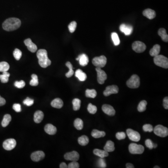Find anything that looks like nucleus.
I'll use <instances>...</instances> for the list:
<instances>
[{
    "instance_id": "obj_47",
    "label": "nucleus",
    "mask_w": 168,
    "mask_h": 168,
    "mask_svg": "<svg viewBox=\"0 0 168 168\" xmlns=\"http://www.w3.org/2000/svg\"><path fill=\"white\" fill-rule=\"evenodd\" d=\"M34 101L33 99H31L28 97L23 102H24V104L30 107V106H32L34 104Z\"/></svg>"
},
{
    "instance_id": "obj_40",
    "label": "nucleus",
    "mask_w": 168,
    "mask_h": 168,
    "mask_svg": "<svg viewBox=\"0 0 168 168\" xmlns=\"http://www.w3.org/2000/svg\"><path fill=\"white\" fill-rule=\"evenodd\" d=\"M145 145L147 148H149V149H152L153 148H156L158 146L157 144L153 143L152 141L150 139H147L145 141Z\"/></svg>"
},
{
    "instance_id": "obj_14",
    "label": "nucleus",
    "mask_w": 168,
    "mask_h": 168,
    "mask_svg": "<svg viewBox=\"0 0 168 168\" xmlns=\"http://www.w3.org/2000/svg\"><path fill=\"white\" fill-rule=\"evenodd\" d=\"M65 160L68 161H77L79 158V155L77 151H73L71 152L66 153L64 156Z\"/></svg>"
},
{
    "instance_id": "obj_21",
    "label": "nucleus",
    "mask_w": 168,
    "mask_h": 168,
    "mask_svg": "<svg viewBox=\"0 0 168 168\" xmlns=\"http://www.w3.org/2000/svg\"><path fill=\"white\" fill-rule=\"evenodd\" d=\"M44 117V112L38 110L35 112L34 115V121L37 123H40L43 121Z\"/></svg>"
},
{
    "instance_id": "obj_46",
    "label": "nucleus",
    "mask_w": 168,
    "mask_h": 168,
    "mask_svg": "<svg viewBox=\"0 0 168 168\" xmlns=\"http://www.w3.org/2000/svg\"><path fill=\"white\" fill-rule=\"evenodd\" d=\"M126 135L124 132H118L116 134V138L119 140H121L126 138Z\"/></svg>"
},
{
    "instance_id": "obj_16",
    "label": "nucleus",
    "mask_w": 168,
    "mask_h": 168,
    "mask_svg": "<svg viewBox=\"0 0 168 168\" xmlns=\"http://www.w3.org/2000/svg\"><path fill=\"white\" fill-rule=\"evenodd\" d=\"M24 43L28 48V49L32 53L36 52L37 50V45L32 42V40L30 38L26 39L24 41Z\"/></svg>"
},
{
    "instance_id": "obj_6",
    "label": "nucleus",
    "mask_w": 168,
    "mask_h": 168,
    "mask_svg": "<svg viewBox=\"0 0 168 168\" xmlns=\"http://www.w3.org/2000/svg\"><path fill=\"white\" fill-rule=\"evenodd\" d=\"M154 132L155 135L161 137H165L168 135V129L166 127L161 125L156 126L154 129Z\"/></svg>"
},
{
    "instance_id": "obj_15",
    "label": "nucleus",
    "mask_w": 168,
    "mask_h": 168,
    "mask_svg": "<svg viewBox=\"0 0 168 168\" xmlns=\"http://www.w3.org/2000/svg\"><path fill=\"white\" fill-rule=\"evenodd\" d=\"M120 30L126 36H129L131 34L133 31V26L129 24H121L120 26Z\"/></svg>"
},
{
    "instance_id": "obj_20",
    "label": "nucleus",
    "mask_w": 168,
    "mask_h": 168,
    "mask_svg": "<svg viewBox=\"0 0 168 168\" xmlns=\"http://www.w3.org/2000/svg\"><path fill=\"white\" fill-rule=\"evenodd\" d=\"M142 14L144 17H146L148 19L150 20L154 19L156 15L155 11L150 8H147L146 10H144L143 11Z\"/></svg>"
},
{
    "instance_id": "obj_19",
    "label": "nucleus",
    "mask_w": 168,
    "mask_h": 168,
    "mask_svg": "<svg viewBox=\"0 0 168 168\" xmlns=\"http://www.w3.org/2000/svg\"><path fill=\"white\" fill-rule=\"evenodd\" d=\"M44 131L47 134L50 135H54L57 132V129L56 127L51 124H48L44 127Z\"/></svg>"
},
{
    "instance_id": "obj_5",
    "label": "nucleus",
    "mask_w": 168,
    "mask_h": 168,
    "mask_svg": "<svg viewBox=\"0 0 168 168\" xmlns=\"http://www.w3.org/2000/svg\"><path fill=\"white\" fill-rule=\"evenodd\" d=\"M128 150L132 154H142L144 151V148L142 145L132 143L128 146Z\"/></svg>"
},
{
    "instance_id": "obj_50",
    "label": "nucleus",
    "mask_w": 168,
    "mask_h": 168,
    "mask_svg": "<svg viewBox=\"0 0 168 168\" xmlns=\"http://www.w3.org/2000/svg\"><path fill=\"white\" fill-rule=\"evenodd\" d=\"M13 108L17 112H20L21 111V107L19 104H15L13 105Z\"/></svg>"
},
{
    "instance_id": "obj_13",
    "label": "nucleus",
    "mask_w": 168,
    "mask_h": 168,
    "mask_svg": "<svg viewBox=\"0 0 168 168\" xmlns=\"http://www.w3.org/2000/svg\"><path fill=\"white\" fill-rule=\"evenodd\" d=\"M45 157V154L42 151H37L34 152L31 155V159L34 162H39L43 160Z\"/></svg>"
},
{
    "instance_id": "obj_41",
    "label": "nucleus",
    "mask_w": 168,
    "mask_h": 168,
    "mask_svg": "<svg viewBox=\"0 0 168 168\" xmlns=\"http://www.w3.org/2000/svg\"><path fill=\"white\" fill-rule=\"evenodd\" d=\"M87 110L90 114L94 115L97 112V108L96 106L93 105L92 103H89L88 105Z\"/></svg>"
},
{
    "instance_id": "obj_11",
    "label": "nucleus",
    "mask_w": 168,
    "mask_h": 168,
    "mask_svg": "<svg viewBox=\"0 0 168 168\" xmlns=\"http://www.w3.org/2000/svg\"><path fill=\"white\" fill-rule=\"evenodd\" d=\"M17 145V142L14 139H8L3 143V147L6 150H12Z\"/></svg>"
},
{
    "instance_id": "obj_54",
    "label": "nucleus",
    "mask_w": 168,
    "mask_h": 168,
    "mask_svg": "<svg viewBox=\"0 0 168 168\" xmlns=\"http://www.w3.org/2000/svg\"><path fill=\"white\" fill-rule=\"evenodd\" d=\"M126 168H134V165L130 163H128L126 164Z\"/></svg>"
},
{
    "instance_id": "obj_4",
    "label": "nucleus",
    "mask_w": 168,
    "mask_h": 168,
    "mask_svg": "<svg viewBox=\"0 0 168 168\" xmlns=\"http://www.w3.org/2000/svg\"><path fill=\"white\" fill-rule=\"evenodd\" d=\"M140 78L137 75H133L127 82V86L132 89L137 88L140 86Z\"/></svg>"
},
{
    "instance_id": "obj_43",
    "label": "nucleus",
    "mask_w": 168,
    "mask_h": 168,
    "mask_svg": "<svg viewBox=\"0 0 168 168\" xmlns=\"http://www.w3.org/2000/svg\"><path fill=\"white\" fill-rule=\"evenodd\" d=\"M77 27V23L75 21H73L69 24L68 28L71 33H74Z\"/></svg>"
},
{
    "instance_id": "obj_28",
    "label": "nucleus",
    "mask_w": 168,
    "mask_h": 168,
    "mask_svg": "<svg viewBox=\"0 0 168 168\" xmlns=\"http://www.w3.org/2000/svg\"><path fill=\"white\" fill-rule=\"evenodd\" d=\"M159 36L161 37L162 40L165 42H168V35L166 33L165 29L164 28H161L158 31Z\"/></svg>"
},
{
    "instance_id": "obj_52",
    "label": "nucleus",
    "mask_w": 168,
    "mask_h": 168,
    "mask_svg": "<svg viewBox=\"0 0 168 168\" xmlns=\"http://www.w3.org/2000/svg\"><path fill=\"white\" fill-rule=\"evenodd\" d=\"M5 104H6L5 99L3 98V97H1L0 95V107L4 105Z\"/></svg>"
},
{
    "instance_id": "obj_53",
    "label": "nucleus",
    "mask_w": 168,
    "mask_h": 168,
    "mask_svg": "<svg viewBox=\"0 0 168 168\" xmlns=\"http://www.w3.org/2000/svg\"><path fill=\"white\" fill-rule=\"evenodd\" d=\"M59 167L60 168H68V166L65 162H62L60 165Z\"/></svg>"
},
{
    "instance_id": "obj_38",
    "label": "nucleus",
    "mask_w": 168,
    "mask_h": 168,
    "mask_svg": "<svg viewBox=\"0 0 168 168\" xmlns=\"http://www.w3.org/2000/svg\"><path fill=\"white\" fill-rule=\"evenodd\" d=\"M111 37L113 43L115 46L119 45L120 40L118 35L116 32H112L111 34Z\"/></svg>"
},
{
    "instance_id": "obj_2",
    "label": "nucleus",
    "mask_w": 168,
    "mask_h": 168,
    "mask_svg": "<svg viewBox=\"0 0 168 168\" xmlns=\"http://www.w3.org/2000/svg\"><path fill=\"white\" fill-rule=\"evenodd\" d=\"M38 59V63L41 67L44 68L47 67L51 65V62L48 57L47 51L44 49H40L37 54Z\"/></svg>"
},
{
    "instance_id": "obj_33",
    "label": "nucleus",
    "mask_w": 168,
    "mask_h": 168,
    "mask_svg": "<svg viewBox=\"0 0 168 168\" xmlns=\"http://www.w3.org/2000/svg\"><path fill=\"white\" fill-rule=\"evenodd\" d=\"M74 126L75 128L78 130H81L83 128V121L81 119H76L74 122Z\"/></svg>"
},
{
    "instance_id": "obj_3",
    "label": "nucleus",
    "mask_w": 168,
    "mask_h": 168,
    "mask_svg": "<svg viewBox=\"0 0 168 168\" xmlns=\"http://www.w3.org/2000/svg\"><path fill=\"white\" fill-rule=\"evenodd\" d=\"M154 63L161 67L167 69L168 68V59L167 58L162 55H158L154 57Z\"/></svg>"
},
{
    "instance_id": "obj_22",
    "label": "nucleus",
    "mask_w": 168,
    "mask_h": 168,
    "mask_svg": "<svg viewBox=\"0 0 168 168\" xmlns=\"http://www.w3.org/2000/svg\"><path fill=\"white\" fill-rule=\"evenodd\" d=\"M63 105L64 103L63 101L59 98L55 99L51 102V106L52 107L58 109L62 108Z\"/></svg>"
},
{
    "instance_id": "obj_51",
    "label": "nucleus",
    "mask_w": 168,
    "mask_h": 168,
    "mask_svg": "<svg viewBox=\"0 0 168 168\" xmlns=\"http://www.w3.org/2000/svg\"><path fill=\"white\" fill-rule=\"evenodd\" d=\"M163 105L165 109H168V97H166L164 98L163 101Z\"/></svg>"
},
{
    "instance_id": "obj_12",
    "label": "nucleus",
    "mask_w": 168,
    "mask_h": 168,
    "mask_svg": "<svg viewBox=\"0 0 168 168\" xmlns=\"http://www.w3.org/2000/svg\"><path fill=\"white\" fill-rule=\"evenodd\" d=\"M119 88L116 85H109L106 88L103 94L104 96H108L112 94H116L118 93Z\"/></svg>"
},
{
    "instance_id": "obj_7",
    "label": "nucleus",
    "mask_w": 168,
    "mask_h": 168,
    "mask_svg": "<svg viewBox=\"0 0 168 168\" xmlns=\"http://www.w3.org/2000/svg\"><path fill=\"white\" fill-rule=\"evenodd\" d=\"M107 58L104 55L95 57L92 61V64L94 66L99 68L104 67L107 64Z\"/></svg>"
},
{
    "instance_id": "obj_25",
    "label": "nucleus",
    "mask_w": 168,
    "mask_h": 168,
    "mask_svg": "<svg viewBox=\"0 0 168 168\" xmlns=\"http://www.w3.org/2000/svg\"><path fill=\"white\" fill-rule=\"evenodd\" d=\"M104 149L108 152L114 151L115 150V143L111 141H108L104 147Z\"/></svg>"
},
{
    "instance_id": "obj_17",
    "label": "nucleus",
    "mask_w": 168,
    "mask_h": 168,
    "mask_svg": "<svg viewBox=\"0 0 168 168\" xmlns=\"http://www.w3.org/2000/svg\"><path fill=\"white\" fill-rule=\"evenodd\" d=\"M102 110L105 114L110 116H114L115 114V111L114 108L109 105H103L102 107Z\"/></svg>"
},
{
    "instance_id": "obj_36",
    "label": "nucleus",
    "mask_w": 168,
    "mask_h": 168,
    "mask_svg": "<svg viewBox=\"0 0 168 168\" xmlns=\"http://www.w3.org/2000/svg\"><path fill=\"white\" fill-rule=\"evenodd\" d=\"M147 102L146 101H141V102L139 104L138 106V111L140 112H142L145 111L146 109V106H147Z\"/></svg>"
},
{
    "instance_id": "obj_18",
    "label": "nucleus",
    "mask_w": 168,
    "mask_h": 168,
    "mask_svg": "<svg viewBox=\"0 0 168 168\" xmlns=\"http://www.w3.org/2000/svg\"><path fill=\"white\" fill-rule=\"evenodd\" d=\"M76 60L79 61V64L82 66H86L89 63L88 57L85 54L83 53L79 55L78 57L76 58Z\"/></svg>"
},
{
    "instance_id": "obj_31",
    "label": "nucleus",
    "mask_w": 168,
    "mask_h": 168,
    "mask_svg": "<svg viewBox=\"0 0 168 168\" xmlns=\"http://www.w3.org/2000/svg\"><path fill=\"white\" fill-rule=\"evenodd\" d=\"M85 96L88 98H95L97 96V92L95 89H87L85 91Z\"/></svg>"
},
{
    "instance_id": "obj_49",
    "label": "nucleus",
    "mask_w": 168,
    "mask_h": 168,
    "mask_svg": "<svg viewBox=\"0 0 168 168\" xmlns=\"http://www.w3.org/2000/svg\"><path fill=\"white\" fill-rule=\"evenodd\" d=\"M79 167V164L77 161H72V162H70L68 165V168H78Z\"/></svg>"
},
{
    "instance_id": "obj_34",
    "label": "nucleus",
    "mask_w": 168,
    "mask_h": 168,
    "mask_svg": "<svg viewBox=\"0 0 168 168\" xmlns=\"http://www.w3.org/2000/svg\"><path fill=\"white\" fill-rule=\"evenodd\" d=\"M65 65H66V66H67L69 69V72L65 74V76H66L67 78H70V77H71L74 74V70H73L72 65L71 63H70V62H67Z\"/></svg>"
},
{
    "instance_id": "obj_8",
    "label": "nucleus",
    "mask_w": 168,
    "mask_h": 168,
    "mask_svg": "<svg viewBox=\"0 0 168 168\" xmlns=\"http://www.w3.org/2000/svg\"><path fill=\"white\" fill-rule=\"evenodd\" d=\"M128 137L131 141L137 142L141 139V135L138 132L128 128L126 131Z\"/></svg>"
},
{
    "instance_id": "obj_1",
    "label": "nucleus",
    "mask_w": 168,
    "mask_h": 168,
    "mask_svg": "<svg viewBox=\"0 0 168 168\" xmlns=\"http://www.w3.org/2000/svg\"><path fill=\"white\" fill-rule=\"evenodd\" d=\"M21 25V21L18 18H8L6 19L3 24V28L5 31H11L19 28Z\"/></svg>"
},
{
    "instance_id": "obj_24",
    "label": "nucleus",
    "mask_w": 168,
    "mask_h": 168,
    "mask_svg": "<svg viewBox=\"0 0 168 168\" xmlns=\"http://www.w3.org/2000/svg\"><path fill=\"white\" fill-rule=\"evenodd\" d=\"M94 153L95 155L99 156L100 158H106L108 156V153L105 150L99 149H95L94 150Z\"/></svg>"
},
{
    "instance_id": "obj_27",
    "label": "nucleus",
    "mask_w": 168,
    "mask_h": 168,
    "mask_svg": "<svg viewBox=\"0 0 168 168\" xmlns=\"http://www.w3.org/2000/svg\"><path fill=\"white\" fill-rule=\"evenodd\" d=\"M92 136L95 138H99L103 137L106 135V133L104 131H101L97 129H94L91 133Z\"/></svg>"
},
{
    "instance_id": "obj_32",
    "label": "nucleus",
    "mask_w": 168,
    "mask_h": 168,
    "mask_svg": "<svg viewBox=\"0 0 168 168\" xmlns=\"http://www.w3.org/2000/svg\"><path fill=\"white\" fill-rule=\"evenodd\" d=\"M10 76V74L7 71L3 72V74L0 75V80L1 83H7Z\"/></svg>"
},
{
    "instance_id": "obj_42",
    "label": "nucleus",
    "mask_w": 168,
    "mask_h": 168,
    "mask_svg": "<svg viewBox=\"0 0 168 168\" xmlns=\"http://www.w3.org/2000/svg\"><path fill=\"white\" fill-rule=\"evenodd\" d=\"M13 55L17 60H19L21 58L22 56V52L18 49H15L13 52Z\"/></svg>"
},
{
    "instance_id": "obj_29",
    "label": "nucleus",
    "mask_w": 168,
    "mask_h": 168,
    "mask_svg": "<svg viewBox=\"0 0 168 168\" xmlns=\"http://www.w3.org/2000/svg\"><path fill=\"white\" fill-rule=\"evenodd\" d=\"M11 116L10 115L7 114L4 116L1 125L3 127H6L10 124V122L11 121Z\"/></svg>"
},
{
    "instance_id": "obj_26",
    "label": "nucleus",
    "mask_w": 168,
    "mask_h": 168,
    "mask_svg": "<svg viewBox=\"0 0 168 168\" xmlns=\"http://www.w3.org/2000/svg\"><path fill=\"white\" fill-rule=\"evenodd\" d=\"M161 47L159 44H156L153 46V47L150 50L149 54L152 57H156L160 53Z\"/></svg>"
},
{
    "instance_id": "obj_48",
    "label": "nucleus",
    "mask_w": 168,
    "mask_h": 168,
    "mask_svg": "<svg viewBox=\"0 0 168 168\" xmlns=\"http://www.w3.org/2000/svg\"><path fill=\"white\" fill-rule=\"evenodd\" d=\"M98 164L99 168H104L107 167V165L105 161L103 158H101V159H99L98 160Z\"/></svg>"
},
{
    "instance_id": "obj_45",
    "label": "nucleus",
    "mask_w": 168,
    "mask_h": 168,
    "mask_svg": "<svg viewBox=\"0 0 168 168\" xmlns=\"http://www.w3.org/2000/svg\"><path fill=\"white\" fill-rule=\"evenodd\" d=\"M15 86L18 88H23L25 87V83L24 81H15L14 84Z\"/></svg>"
},
{
    "instance_id": "obj_23",
    "label": "nucleus",
    "mask_w": 168,
    "mask_h": 168,
    "mask_svg": "<svg viewBox=\"0 0 168 168\" xmlns=\"http://www.w3.org/2000/svg\"><path fill=\"white\" fill-rule=\"evenodd\" d=\"M75 76L81 81H85L87 78V75L81 69H78L75 72Z\"/></svg>"
},
{
    "instance_id": "obj_10",
    "label": "nucleus",
    "mask_w": 168,
    "mask_h": 168,
    "mask_svg": "<svg viewBox=\"0 0 168 168\" xmlns=\"http://www.w3.org/2000/svg\"><path fill=\"white\" fill-rule=\"evenodd\" d=\"M96 71L97 73V81L99 84H104L106 80L107 79V75L101 68L97 67Z\"/></svg>"
},
{
    "instance_id": "obj_30",
    "label": "nucleus",
    "mask_w": 168,
    "mask_h": 168,
    "mask_svg": "<svg viewBox=\"0 0 168 168\" xmlns=\"http://www.w3.org/2000/svg\"><path fill=\"white\" fill-rule=\"evenodd\" d=\"M89 138L86 135H82L78 138V142L81 146H85L89 143Z\"/></svg>"
},
{
    "instance_id": "obj_39",
    "label": "nucleus",
    "mask_w": 168,
    "mask_h": 168,
    "mask_svg": "<svg viewBox=\"0 0 168 168\" xmlns=\"http://www.w3.org/2000/svg\"><path fill=\"white\" fill-rule=\"evenodd\" d=\"M32 79L30 82V85L31 86H37L38 85V77L37 75L33 74L31 75Z\"/></svg>"
},
{
    "instance_id": "obj_44",
    "label": "nucleus",
    "mask_w": 168,
    "mask_h": 168,
    "mask_svg": "<svg viewBox=\"0 0 168 168\" xmlns=\"http://www.w3.org/2000/svg\"><path fill=\"white\" fill-rule=\"evenodd\" d=\"M143 130L145 132H151L153 131V126L149 124H146L143 125Z\"/></svg>"
},
{
    "instance_id": "obj_37",
    "label": "nucleus",
    "mask_w": 168,
    "mask_h": 168,
    "mask_svg": "<svg viewBox=\"0 0 168 168\" xmlns=\"http://www.w3.org/2000/svg\"><path fill=\"white\" fill-rule=\"evenodd\" d=\"M10 69V65L6 62H0V72L8 71Z\"/></svg>"
},
{
    "instance_id": "obj_35",
    "label": "nucleus",
    "mask_w": 168,
    "mask_h": 168,
    "mask_svg": "<svg viewBox=\"0 0 168 168\" xmlns=\"http://www.w3.org/2000/svg\"><path fill=\"white\" fill-rule=\"evenodd\" d=\"M73 108L74 111H78L81 108V101L78 99H74L72 101Z\"/></svg>"
},
{
    "instance_id": "obj_55",
    "label": "nucleus",
    "mask_w": 168,
    "mask_h": 168,
    "mask_svg": "<svg viewBox=\"0 0 168 168\" xmlns=\"http://www.w3.org/2000/svg\"><path fill=\"white\" fill-rule=\"evenodd\" d=\"M154 168H160V167H159L158 166H156L154 167Z\"/></svg>"
},
{
    "instance_id": "obj_9",
    "label": "nucleus",
    "mask_w": 168,
    "mask_h": 168,
    "mask_svg": "<svg viewBox=\"0 0 168 168\" xmlns=\"http://www.w3.org/2000/svg\"><path fill=\"white\" fill-rule=\"evenodd\" d=\"M132 49L137 53H142L145 51L146 46L142 42L135 41L132 44Z\"/></svg>"
}]
</instances>
